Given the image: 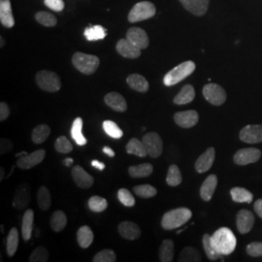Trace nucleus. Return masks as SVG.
I'll return each instance as SVG.
<instances>
[{
	"label": "nucleus",
	"mask_w": 262,
	"mask_h": 262,
	"mask_svg": "<svg viewBox=\"0 0 262 262\" xmlns=\"http://www.w3.org/2000/svg\"><path fill=\"white\" fill-rule=\"evenodd\" d=\"M51 134V128L47 124H39L32 131V141L35 144H42Z\"/></svg>",
	"instance_id": "37"
},
{
	"label": "nucleus",
	"mask_w": 262,
	"mask_h": 262,
	"mask_svg": "<svg viewBox=\"0 0 262 262\" xmlns=\"http://www.w3.org/2000/svg\"><path fill=\"white\" fill-rule=\"evenodd\" d=\"M55 148L60 154H68V152H71L73 150L72 144L69 142L66 136H60L56 139Z\"/></svg>",
	"instance_id": "46"
},
{
	"label": "nucleus",
	"mask_w": 262,
	"mask_h": 262,
	"mask_svg": "<svg viewBox=\"0 0 262 262\" xmlns=\"http://www.w3.org/2000/svg\"><path fill=\"white\" fill-rule=\"evenodd\" d=\"M10 116V108L5 102L0 103V121L4 122Z\"/></svg>",
	"instance_id": "52"
},
{
	"label": "nucleus",
	"mask_w": 262,
	"mask_h": 262,
	"mask_svg": "<svg viewBox=\"0 0 262 262\" xmlns=\"http://www.w3.org/2000/svg\"><path fill=\"white\" fill-rule=\"evenodd\" d=\"M156 6L149 1H141L136 3L128 14V21L138 23L145 19H150L156 15Z\"/></svg>",
	"instance_id": "6"
},
{
	"label": "nucleus",
	"mask_w": 262,
	"mask_h": 262,
	"mask_svg": "<svg viewBox=\"0 0 262 262\" xmlns=\"http://www.w3.org/2000/svg\"><path fill=\"white\" fill-rule=\"evenodd\" d=\"M84 37L89 41H97L102 40L106 37V29L101 26H94L91 28H85L84 32Z\"/></svg>",
	"instance_id": "38"
},
{
	"label": "nucleus",
	"mask_w": 262,
	"mask_h": 262,
	"mask_svg": "<svg viewBox=\"0 0 262 262\" xmlns=\"http://www.w3.org/2000/svg\"><path fill=\"white\" fill-rule=\"evenodd\" d=\"M35 19L40 25H42L44 27H49V28L56 27V24H57V19L56 17L53 14H51L49 12H45V11H41V12L36 13Z\"/></svg>",
	"instance_id": "40"
},
{
	"label": "nucleus",
	"mask_w": 262,
	"mask_h": 262,
	"mask_svg": "<svg viewBox=\"0 0 262 262\" xmlns=\"http://www.w3.org/2000/svg\"><path fill=\"white\" fill-rule=\"evenodd\" d=\"M117 259L116 253L112 250H102L94 255V262H115Z\"/></svg>",
	"instance_id": "48"
},
{
	"label": "nucleus",
	"mask_w": 262,
	"mask_h": 262,
	"mask_svg": "<svg viewBox=\"0 0 262 262\" xmlns=\"http://www.w3.org/2000/svg\"><path fill=\"white\" fill-rule=\"evenodd\" d=\"M71 174L76 185L81 188H90L94 185V177L80 165L74 166Z\"/></svg>",
	"instance_id": "15"
},
{
	"label": "nucleus",
	"mask_w": 262,
	"mask_h": 262,
	"mask_svg": "<svg viewBox=\"0 0 262 262\" xmlns=\"http://www.w3.org/2000/svg\"><path fill=\"white\" fill-rule=\"evenodd\" d=\"M4 176H5V171H4L3 167H1V168H0V181H3Z\"/></svg>",
	"instance_id": "56"
},
{
	"label": "nucleus",
	"mask_w": 262,
	"mask_h": 262,
	"mask_svg": "<svg viewBox=\"0 0 262 262\" xmlns=\"http://www.w3.org/2000/svg\"><path fill=\"white\" fill-rule=\"evenodd\" d=\"M104 101L111 109L117 112H125L127 109L126 100L122 94L118 93H109L104 97Z\"/></svg>",
	"instance_id": "20"
},
{
	"label": "nucleus",
	"mask_w": 262,
	"mask_h": 262,
	"mask_svg": "<svg viewBox=\"0 0 262 262\" xmlns=\"http://www.w3.org/2000/svg\"><path fill=\"white\" fill-rule=\"evenodd\" d=\"M108 207V202L103 197L94 195L89 200V208L95 213H101Z\"/></svg>",
	"instance_id": "42"
},
{
	"label": "nucleus",
	"mask_w": 262,
	"mask_h": 262,
	"mask_svg": "<svg viewBox=\"0 0 262 262\" xmlns=\"http://www.w3.org/2000/svg\"><path fill=\"white\" fill-rule=\"evenodd\" d=\"M126 151L129 155H134L140 158H145L148 152L144 146L143 141L138 140L136 138H132L126 145Z\"/></svg>",
	"instance_id": "35"
},
{
	"label": "nucleus",
	"mask_w": 262,
	"mask_h": 262,
	"mask_svg": "<svg viewBox=\"0 0 262 262\" xmlns=\"http://www.w3.org/2000/svg\"><path fill=\"white\" fill-rule=\"evenodd\" d=\"M183 181L181 171L177 165L173 164L168 169L166 182L170 187H177Z\"/></svg>",
	"instance_id": "41"
},
{
	"label": "nucleus",
	"mask_w": 262,
	"mask_h": 262,
	"mask_svg": "<svg viewBox=\"0 0 262 262\" xmlns=\"http://www.w3.org/2000/svg\"><path fill=\"white\" fill-rule=\"evenodd\" d=\"M215 151L214 148H209L204 151L195 162V170L198 173H205L209 171L215 161Z\"/></svg>",
	"instance_id": "19"
},
{
	"label": "nucleus",
	"mask_w": 262,
	"mask_h": 262,
	"mask_svg": "<svg viewBox=\"0 0 262 262\" xmlns=\"http://www.w3.org/2000/svg\"><path fill=\"white\" fill-rule=\"evenodd\" d=\"M202 243H203L204 251L210 260H217L220 257L223 256V254L216 250L215 244L213 243L211 235H204L202 238Z\"/></svg>",
	"instance_id": "29"
},
{
	"label": "nucleus",
	"mask_w": 262,
	"mask_h": 262,
	"mask_svg": "<svg viewBox=\"0 0 262 262\" xmlns=\"http://www.w3.org/2000/svg\"><path fill=\"white\" fill-rule=\"evenodd\" d=\"M212 240L213 243L215 244L216 250L223 255H228L233 253L237 245L235 235L227 227H222L217 229L215 233L212 235Z\"/></svg>",
	"instance_id": "1"
},
{
	"label": "nucleus",
	"mask_w": 262,
	"mask_h": 262,
	"mask_svg": "<svg viewBox=\"0 0 262 262\" xmlns=\"http://www.w3.org/2000/svg\"><path fill=\"white\" fill-rule=\"evenodd\" d=\"M240 139L248 144H257L262 142V124L246 125L240 131Z\"/></svg>",
	"instance_id": "10"
},
{
	"label": "nucleus",
	"mask_w": 262,
	"mask_h": 262,
	"mask_svg": "<svg viewBox=\"0 0 262 262\" xmlns=\"http://www.w3.org/2000/svg\"><path fill=\"white\" fill-rule=\"evenodd\" d=\"M261 158V151L255 148H247L238 150L234 155V162L238 165H248L258 161Z\"/></svg>",
	"instance_id": "9"
},
{
	"label": "nucleus",
	"mask_w": 262,
	"mask_h": 262,
	"mask_svg": "<svg viewBox=\"0 0 262 262\" xmlns=\"http://www.w3.org/2000/svg\"><path fill=\"white\" fill-rule=\"evenodd\" d=\"M116 49L121 56L126 58H138L141 56V49L133 45L128 39H121Z\"/></svg>",
	"instance_id": "17"
},
{
	"label": "nucleus",
	"mask_w": 262,
	"mask_h": 262,
	"mask_svg": "<svg viewBox=\"0 0 262 262\" xmlns=\"http://www.w3.org/2000/svg\"><path fill=\"white\" fill-rule=\"evenodd\" d=\"M13 149V143L12 141L7 138H2L0 141V154L4 155L9 152Z\"/></svg>",
	"instance_id": "51"
},
{
	"label": "nucleus",
	"mask_w": 262,
	"mask_h": 262,
	"mask_svg": "<svg viewBox=\"0 0 262 262\" xmlns=\"http://www.w3.org/2000/svg\"><path fill=\"white\" fill-rule=\"evenodd\" d=\"M192 216V213L187 208H177L165 213L161 220V226L165 230H172L181 227Z\"/></svg>",
	"instance_id": "2"
},
{
	"label": "nucleus",
	"mask_w": 262,
	"mask_h": 262,
	"mask_svg": "<svg viewBox=\"0 0 262 262\" xmlns=\"http://www.w3.org/2000/svg\"><path fill=\"white\" fill-rule=\"evenodd\" d=\"M118 198H119L120 202L124 206L133 207L135 205L134 197L131 194L130 191L126 188H121L118 191Z\"/></svg>",
	"instance_id": "47"
},
{
	"label": "nucleus",
	"mask_w": 262,
	"mask_h": 262,
	"mask_svg": "<svg viewBox=\"0 0 262 262\" xmlns=\"http://www.w3.org/2000/svg\"><path fill=\"white\" fill-rule=\"evenodd\" d=\"M217 185V178L215 175H210L204 181L200 188V196L204 201H210L215 193Z\"/></svg>",
	"instance_id": "23"
},
{
	"label": "nucleus",
	"mask_w": 262,
	"mask_h": 262,
	"mask_svg": "<svg viewBox=\"0 0 262 262\" xmlns=\"http://www.w3.org/2000/svg\"><path fill=\"white\" fill-rule=\"evenodd\" d=\"M94 237L93 230L88 225L80 227L77 232V241L79 246L83 249H86L92 245L94 241Z\"/></svg>",
	"instance_id": "27"
},
{
	"label": "nucleus",
	"mask_w": 262,
	"mask_h": 262,
	"mask_svg": "<svg viewBox=\"0 0 262 262\" xmlns=\"http://www.w3.org/2000/svg\"><path fill=\"white\" fill-rule=\"evenodd\" d=\"M4 44H5V40H4V38L0 37V47H4Z\"/></svg>",
	"instance_id": "58"
},
{
	"label": "nucleus",
	"mask_w": 262,
	"mask_h": 262,
	"mask_svg": "<svg viewBox=\"0 0 262 262\" xmlns=\"http://www.w3.org/2000/svg\"><path fill=\"white\" fill-rule=\"evenodd\" d=\"M126 82L132 90L139 93H147L150 88L146 78L140 74H131L126 78Z\"/></svg>",
	"instance_id": "24"
},
{
	"label": "nucleus",
	"mask_w": 262,
	"mask_h": 262,
	"mask_svg": "<svg viewBox=\"0 0 262 262\" xmlns=\"http://www.w3.org/2000/svg\"><path fill=\"white\" fill-rule=\"evenodd\" d=\"M49 260V252L45 247H38L29 256L30 262H46Z\"/></svg>",
	"instance_id": "45"
},
{
	"label": "nucleus",
	"mask_w": 262,
	"mask_h": 262,
	"mask_svg": "<svg viewBox=\"0 0 262 262\" xmlns=\"http://www.w3.org/2000/svg\"><path fill=\"white\" fill-rule=\"evenodd\" d=\"M185 9L195 16H203L206 14L210 0H180Z\"/></svg>",
	"instance_id": "18"
},
{
	"label": "nucleus",
	"mask_w": 262,
	"mask_h": 262,
	"mask_svg": "<svg viewBox=\"0 0 262 262\" xmlns=\"http://www.w3.org/2000/svg\"><path fill=\"white\" fill-rule=\"evenodd\" d=\"M133 191L137 196L141 198H151L158 193L157 188L150 185H140L133 187Z\"/></svg>",
	"instance_id": "43"
},
{
	"label": "nucleus",
	"mask_w": 262,
	"mask_h": 262,
	"mask_svg": "<svg viewBox=\"0 0 262 262\" xmlns=\"http://www.w3.org/2000/svg\"><path fill=\"white\" fill-rule=\"evenodd\" d=\"M236 225L241 234L249 233L254 225V216L253 213L250 212L249 210H241L237 215Z\"/></svg>",
	"instance_id": "14"
},
{
	"label": "nucleus",
	"mask_w": 262,
	"mask_h": 262,
	"mask_svg": "<svg viewBox=\"0 0 262 262\" xmlns=\"http://www.w3.org/2000/svg\"><path fill=\"white\" fill-rule=\"evenodd\" d=\"M126 39H128L133 45L139 49H147L149 47L150 40L148 34L144 29L140 28H130L126 32Z\"/></svg>",
	"instance_id": "12"
},
{
	"label": "nucleus",
	"mask_w": 262,
	"mask_h": 262,
	"mask_svg": "<svg viewBox=\"0 0 262 262\" xmlns=\"http://www.w3.org/2000/svg\"><path fill=\"white\" fill-rule=\"evenodd\" d=\"M195 63L191 60L185 61L178 66L174 67L170 70L166 75L164 76L163 83L167 86L177 84L183 80H185L188 76L191 75L195 70Z\"/></svg>",
	"instance_id": "3"
},
{
	"label": "nucleus",
	"mask_w": 262,
	"mask_h": 262,
	"mask_svg": "<svg viewBox=\"0 0 262 262\" xmlns=\"http://www.w3.org/2000/svg\"><path fill=\"white\" fill-rule=\"evenodd\" d=\"M64 163H66V166H70V165L73 163V159H66V160H64Z\"/></svg>",
	"instance_id": "57"
},
{
	"label": "nucleus",
	"mask_w": 262,
	"mask_h": 262,
	"mask_svg": "<svg viewBox=\"0 0 262 262\" xmlns=\"http://www.w3.org/2000/svg\"><path fill=\"white\" fill-rule=\"evenodd\" d=\"M119 233L127 240H136L140 237L139 226L132 222H122L119 225Z\"/></svg>",
	"instance_id": "22"
},
{
	"label": "nucleus",
	"mask_w": 262,
	"mask_h": 262,
	"mask_svg": "<svg viewBox=\"0 0 262 262\" xmlns=\"http://www.w3.org/2000/svg\"><path fill=\"white\" fill-rule=\"evenodd\" d=\"M72 63L78 71L85 75H92L99 66V58L94 55L77 52L72 56Z\"/></svg>",
	"instance_id": "4"
},
{
	"label": "nucleus",
	"mask_w": 262,
	"mask_h": 262,
	"mask_svg": "<svg viewBox=\"0 0 262 262\" xmlns=\"http://www.w3.org/2000/svg\"><path fill=\"white\" fill-rule=\"evenodd\" d=\"M30 198V187L28 184L25 183L17 188L13 201V206L18 210H23L29 204Z\"/></svg>",
	"instance_id": "16"
},
{
	"label": "nucleus",
	"mask_w": 262,
	"mask_h": 262,
	"mask_svg": "<svg viewBox=\"0 0 262 262\" xmlns=\"http://www.w3.org/2000/svg\"><path fill=\"white\" fill-rule=\"evenodd\" d=\"M38 206L42 211H47L52 205V198L47 187H41L37 192Z\"/></svg>",
	"instance_id": "39"
},
{
	"label": "nucleus",
	"mask_w": 262,
	"mask_h": 262,
	"mask_svg": "<svg viewBox=\"0 0 262 262\" xmlns=\"http://www.w3.org/2000/svg\"><path fill=\"white\" fill-rule=\"evenodd\" d=\"M0 21L5 28H11L15 26L10 0H0Z\"/></svg>",
	"instance_id": "21"
},
{
	"label": "nucleus",
	"mask_w": 262,
	"mask_h": 262,
	"mask_svg": "<svg viewBox=\"0 0 262 262\" xmlns=\"http://www.w3.org/2000/svg\"><path fill=\"white\" fill-rule=\"evenodd\" d=\"M201 254L195 248L186 247L179 256L180 262H198L201 261Z\"/></svg>",
	"instance_id": "36"
},
{
	"label": "nucleus",
	"mask_w": 262,
	"mask_h": 262,
	"mask_svg": "<svg viewBox=\"0 0 262 262\" xmlns=\"http://www.w3.org/2000/svg\"><path fill=\"white\" fill-rule=\"evenodd\" d=\"M175 122L183 128H190L196 125L199 121V115L194 110L178 112L174 116Z\"/></svg>",
	"instance_id": "13"
},
{
	"label": "nucleus",
	"mask_w": 262,
	"mask_h": 262,
	"mask_svg": "<svg viewBox=\"0 0 262 262\" xmlns=\"http://www.w3.org/2000/svg\"><path fill=\"white\" fill-rule=\"evenodd\" d=\"M71 137L79 146H84L86 144V139L83 134V120L82 118H77L73 122L71 127Z\"/></svg>",
	"instance_id": "30"
},
{
	"label": "nucleus",
	"mask_w": 262,
	"mask_h": 262,
	"mask_svg": "<svg viewBox=\"0 0 262 262\" xmlns=\"http://www.w3.org/2000/svg\"><path fill=\"white\" fill-rule=\"evenodd\" d=\"M103 129L110 137L114 139H120L123 135L122 129L118 126V124L113 121H105L103 122Z\"/></svg>",
	"instance_id": "44"
},
{
	"label": "nucleus",
	"mask_w": 262,
	"mask_h": 262,
	"mask_svg": "<svg viewBox=\"0 0 262 262\" xmlns=\"http://www.w3.org/2000/svg\"><path fill=\"white\" fill-rule=\"evenodd\" d=\"M203 95L208 102L215 106H221L226 100V93L225 90L217 84H206L203 88Z\"/></svg>",
	"instance_id": "8"
},
{
	"label": "nucleus",
	"mask_w": 262,
	"mask_h": 262,
	"mask_svg": "<svg viewBox=\"0 0 262 262\" xmlns=\"http://www.w3.org/2000/svg\"><path fill=\"white\" fill-rule=\"evenodd\" d=\"M230 194L232 200L237 203H251L253 201V193L244 187H233Z\"/></svg>",
	"instance_id": "31"
},
{
	"label": "nucleus",
	"mask_w": 262,
	"mask_h": 262,
	"mask_svg": "<svg viewBox=\"0 0 262 262\" xmlns=\"http://www.w3.org/2000/svg\"><path fill=\"white\" fill-rule=\"evenodd\" d=\"M44 3L48 8L54 10L56 12H60L64 9L63 0H44Z\"/></svg>",
	"instance_id": "50"
},
{
	"label": "nucleus",
	"mask_w": 262,
	"mask_h": 262,
	"mask_svg": "<svg viewBox=\"0 0 262 262\" xmlns=\"http://www.w3.org/2000/svg\"><path fill=\"white\" fill-rule=\"evenodd\" d=\"M254 211L256 212V214L259 215L262 219V199H258L255 201L254 203Z\"/></svg>",
	"instance_id": "53"
},
{
	"label": "nucleus",
	"mask_w": 262,
	"mask_h": 262,
	"mask_svg": "<svg viewBox=\"0 0 262 262\" xmlns=\"http://www.w3.org/2000/svg\"><path fill=\"white\" fill-rule=\"evenodd\" d=\"M50 225L55 232H60L66 228L67 225V217L62 211H56L50 220Z\"/></svg>",
	"instance_id": "33"
},
{
	"label": "nucleus",
	"mask_w": 262,
	"mask_h": 262,
	"mask_svg": "<svg viewBox=\"0 0 262 262\" xmlns=\"http://www.w3.org/2000/svg\"><path fill=\"white\" fill-rule=\"evenodd\" d=\"M247 253L253 257L262 256V242H253L247 246Z\"/></svg>",
	"instance_id": "49"
},
{
	"label": "nucleus",
	"mask_w": 262,
	"mask_h": 262,
	"mask_svg": "<svg viewBox=\"0 0 262 262\" xmlns=\"http://www.w3.org/2000/svg\"><path fill=\"white\" fill-rule=\"evenodd\" d=\"M92 165L94 166V168H97L98 170H100V171H102L105 168V164L102 163V162H100V161H98V160H93L92 161Z\"/></svg>",
	"instance_id": "54"
},
{
	"label": "nucleus",
	"mask_w": 262,
	"mask_h": 262,
	"mask_svg": "<svg viewBox=\"0 0 262 262\" xmlns=\"http://www.w3.org/2000/svg\"><path fill=\"white\" fill-rule=\"evenodd\" d=\"M33 223H34V212L29 209L25 213L23 217V223H21V236L26 242H28V240H30L31 238L32 230H33Z\"/></svg>",
	"instance_id": "25"
},
{
	"label": "nucleus",
	"mask_w": 262,
	"mask_h": 262,
	"mask_svg": "<svg viewBox=\"0 0 262 262\" xmlns=\"http://www.w3.org/2000/svg\"><path fill=\"white\" fill-rule=\"evenodd\" d=\"M19 247V231L17 228L13 227L9 231L6 239V250L10 257L14 256Z\"/></svg>",
	"instance_id": "34"
},
{
	"label": "nucleus",
	"mask_w": 262,
	"mask_h": 262,
	"mask_svg": "<svg viewBox=\"0 0 262 262\" xmlns=\"http://www.w3.org/2000/svg\"><path fill=\"white\" fill-rule=\"evenodd\" d=\"M143 143L147 150L148 156L152 159L159 158L163 150V142L157 132H150L144 135Z\"/></svg>",
	"instance_id": "7"
},
{
	"label": "nucleus",
	"mask_w": 262,
	"mask_h": 262,
	"mask_svg": "<svg viewBox=\"0 0 262 262\" xmlns=\"http://www.w3.org/2000/svg\"><path fill=\"white\" fill-rule=\"evenodd\" d=\"M175 247L172 240H164L159 248V260L162 262H170L174 258Z\"/></svg>",
	"instance_id": "28"
},
{
	"label": "nucleus",
	"mask_w": 262,
	"mask_h": 262,
	"mask_svg": "<svg viewBox=\"0 0 262 262\" xmlns=\"http://www.w3.org/2000/svg\"><path fill=\"white\" fill-rule=\"evenodd\" d=\"M45 157H46V150L43 149L35 150L31 154L25 155V157H19L17 165L20 169L28 170L40 164L44 160Z\"/></svg>",
	"instance_id": "11"
},
{
	"label": "nucleus",
	"mask_w": 262,
	"mask_h": 262,
	"mask_svg": "<svg viewBox=\"0 0 262 262\" xmlns=\"http://www.w3.org/2000/svg\"><path fill=\"white\" fill-rule=\"evenodd\" d=\"M195 97V91L194 88L191 84H186L182 88L175 98L174 103L177 105H185V104L190 103Z\"/></svg>",
	"instance_id": "26"
},
{
	"label": "nucleus",
	"mask_w": 262,
	"mask_h": 262,
	"mask_svg": "<svg viewBox=\"0 0 262 262\" xmlns=\"http://www.w3.org/2000/svg\"><path fill=\"white\" fill-rule=\"evenodd\" d=\"M35 79H36L38 86L48 93H56L58 92L61 88L60 78L53 71H48V70L39 71L36 74Z\"/></svg>",
	"instance_id": "5"
},
{
	"label": "nucleus",
	"mask_w": 262,
	"mask_h": 262,
	"mask_svg": "<svg viewBox=\"0 0 262 262\" xmlns=\"http://www.w3.org/2000/svg\"><path fill=\"white\" fill-rule=\"evenodd\" d=\"M103 151L108 157H110V158L115 157V151H114L111 148H109V147H104Z\"/></svg>",
	"instance_id": "55"
},
{
	"label": "nucleus",
	"mask_w": 262,
	"mask_h": 262,
	"mask_svg": "<svg viewBox=\"0 0 262 262\" xmlns=\"http://www.w3.org/2000/svg\"><path fill=\"white\" fill-rule=\"evenodd\" d=\"M154 171V167L150 163H142L139 165L130 166L128 173L132 178H146L149 177Z\"/></svg>",
	"instance_id": "32"
}]
</instances>
